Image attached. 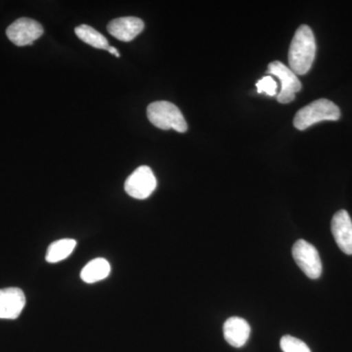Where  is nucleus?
<instances>
[{"instance_id": "obj_1", "label": "nucleus", "mask_w": 352, "mask_h": 352, "mask_svg": "<svg viewBox=\"0 0 352 352\" xmlns=\"http://www.w3.org/2000/svg\"><path fill=\"white\" fill-rule=\"evenodd\" d=\"M316 54L314 32L307 25L296 30L289 50V69L296 75H305L311 69Z\"/></svg>"}, {"instance_id": "obj_2", "label": "nucleus", "mask_w": 352, "mask_h": 352, "mask_svg": "<svg viewBox=\"0 0 352 352\" xmlns=\"http://www.w3.org/2000/svg\"><path fill=\"white\" fill-rule=\"evenodd\" d=\"M147 117L153 126L163 131L186 132L188 129L186 120L175 104L168 101L153 102L147 108Z\"/></svg>"}, {"instance_id": "obj_3", "label": "nucleus", "mask_w": 352, "mask_h": 352, "mask_svg": "<svg viewBox=\"0 0 352 352\" xmlns=\"http://www.w3.org/2000/svg\"><path fill=\"white\" fill-rule=\"evenodd\" d=\"M340 118L339 107L333 102L322 98L300 109L296 113L294 126L298 131H305L323 120H338Z\"/></svg>"}, {"instance_id": "obj_4", "label": "nucleus", "mask_w": 352, "mask_h": 352, "mask_svg": "<svg viewBox=\"0 0 352 352\" xmlns=\"http://www.w3.org/2000/svg\"><path fill=\"white\" fill-rule=\"evenodd\" d=\"M293 258L298 267L310 279H318L322 274V263L316 248L305 240H298L294 245Z\"/></svg>"}, {"instance_id": "obj_5", "label": "nucleus", "mask_w": 352, "mask_h": 352, "mask_svg": "<svg viewBox=\"0 0 352 352\" xmlns=\"http://www.w3.org/2000/svg\"><path fill=\"white\" fill-rule=\"evenodd\" d=\"M267 74L276 76L281 82V90L277 96L278 102L288 104L295 100L296 94L302 89V83L289 67L280 61L271 62L268 65Z\"/></svg>"}, {"instance_id": "obj_6", "label": "nucleus", "mask_w": 352, "mask_h": 352, "mask_svg": "<svg viewBox=\"0 0 352 352\" xmlns=\"http://www.w3.org/2000/svg\"><path fill=\"white\" fill-rule=\"evenodd\" d=\"M157 188V179L149 166L136 168L124 183V190L132 198L144 200L152 195Z\"/></svg>"}, {"instance_id": "obj_7", "label": "nucleus", "mask_w": 352, "mask_h": 352, "mask_svg": "<svg viewBox=\"0 0 352 352\" xmlns=\"http://www.w3.org/2000/svg\"><path fill=\"white\" fill-rule=\"evenodd\" d=\"M43 34V25L38 21L30 18H20L6 30L7 38L17 46L32 45Z\"/></svg>"}, {"instance_id": "obj_8", "label": "nucleus", "mask_w": 352, "mask_h": 352, "mask_svg": "<svg viewBox=\"0 0 352 352\" xmlns=\"http://www.w3.org/2000/svg\"><path fill=\"white\" fill-rule=\"evenodd\" d=\"M25 305L24 292L19 288L0 289V319H17Z\"/></svg>"}, {"instance_id": "obj_9", "label": "nucleus", "mask_w": 352, "mask_h": 352, "mask_svg": "<svg viewBox=\"0 0 352 352\" xmlns=\"http://www.w3.org/2000/svg\"><path fill=\"white\" fill-rule=\"evenodd\" d=\"M332 233L336 243L344 254H352V220L346 210H339L333 217Z\"/></svg>"}, {"instance_id": "obj_10", "label": "nucleus", "mask_w": 352, "mask_h": 352, "mask_svg": "<svg viewBox=\"0 0 352 352\" xmlns=\"http://www.w3.org/2000/svg\"><path fill=\"white\" fill-rule=\"evenodd\" d=\"M144 30V22L136 17H122L109 23L107 31L113 38L124 43L133 41Z\"/></svg>"}, {"instance_id": "obj_11", "label": "nucleus", "mask_w": 352, "mask_h": 352, "mask_svg": "<svg viewBox=\"0 0 352 352\" xmlns=\"http://www.w3.org/2000/svg\"><path fill=\"white\" fill-rule=\"evenodd\" d=\"M223 335L224 339L230 346L242 347L251 335V326L245 319L231 317L224 323Z\"/></svg>"}, {"instance_id": "obj_12", "label": "nucleus", "mask_w": 352, "mask_h": 352, "mask_svg": "<svg viewBox=\"0 0 352 352\" xmlns=\"http://www.w3.org/2000/svg\"><path fill=\"white\" fill-rule=\"evenodd\" d=\"M111 272V265L105 258L92 259L82 268L80 277L85 283L92 284L105 279Z\"/></svg>"}, {"instance_id": "obj_13", "label": "nucleus", "mask_w": 352, "mask_h": 352, "mask_svg": "<svg viewBox=\"0 0 352 352\" xmlns=\"http://www.w3.org/2000/svg\"><path fill=\"white\" fill-rule=\"evenodd\" d=\"M76 245L74 239H61L55 241L48 247L45 259L47 263H57L71 256Z\"/></svg>"}, {"instance_id": "obj_14", "label": "nucleus", "mask_w": 352, "mask_h": 352, "mask_svg": "<svg viewBox=\"0 0 352 352\" xmlns=\"http://www.w3.org/2000/svg\"><path fill=\"white\" fill-rule=\"evenodd\" d=\"M75 32L80 41L92 47L97 48V50H108L109 46H110L108 39L90 25H78L76 28Z\"/></svg>"}, {"instance_id": "obj_15", "label": "nucleus", "mask_w": 352, "mask_h": 352, "mask_svg": "<svg viewBox=\"0 0 352 352\" xmlns=\"http://www.w3.org/2000/svg\"><path fill=\"white\" fill-rule=\"evenodd\" d=\"M280 346L283 352H311L302 340L292 336H284L280 342Z\"/></svg>"}, {"instance_id": "obj_16", "label": "nucleus", "mask_w": 352, "mask_h": 352, "mask_svg": "<svg viewBox=\"0 0 352 352\" xmlns=\"http://www.w3.org/2000/svg\"><path fill=\"white\" fill-rule=\"evenodd\" d=\"M256 88L259 94H265L268 96L277 94V82L271 76H266L256 82Z\"/></svg>"}, {"instance_id": "obj_17", "label": "nucleus", "mask_w": 352, "mask_h": 352, "mask_svg": "<svg viewBox=\"0 0 352 352\" xmlns=\"http://www.w3.org/2000/svg\"><path fill=\"white\" fill-rule=\"evenodd\" d=\"M107 51L108 52H110L111 54L115 55L116 57H120L119 50H118L117 48L113 47V46H109Z\"/></svg>"}]
</instances>
